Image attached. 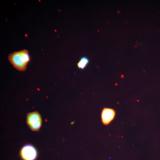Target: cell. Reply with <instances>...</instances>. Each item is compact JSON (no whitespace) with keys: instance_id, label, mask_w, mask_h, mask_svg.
<instances>
[{"instance_id":"277c9868","label":"cell","mask_w":160,"mask_h":160,"mask_svg":"<svg viewBox=\"0 0 160 160\" xmlns=\"http://www.w3.org/2000/svg\"><path fill=\"white\" fill-rule=\"evenodd\" d=\"M115 115V111L113 109L104 108L101 113V119L103 124H108L114 118Z\"/></svg>"},{"instance_id":"3957f363","label":"cell","mask_w":160,"mask_h":160,"mask_svg":"<svg viewBox=\"0 0 160 160\" xmlns=\"http://www.w3.org/2000/svg\"><path fill=\"white\" fill-rule=\"evenodd\" d=\"M20 155L24 160H34L37 155L35 148L30 145H26L22 149Z\"/></svg>"},{"instance_id":"6da1fadb","label":"cell","mask_w":160,"mask_h":160,"mask_svg":"<svg viewBox=\"0 0 160 160\" xmlns=\"http://www.w3.org/2000/svg\"><path fill=\"white\" fill-rule=\"evenodd\" d=\"M8 58L14 67L20 71L26 70L28 63L30 60L28 52L26 49L10 53Z\"/></svg>"},{"instance_id":"5b68a950","label":"cell","mask_w":160,"mask_h":160,"mask_svg":"<svg viewBox=\"0 0 160 160\" xmlns=\"http://www.w3.org/2000/svg\"><path fill=\"white\" fill-rule=\"evenodd\" d=\"M89 60L86 57H83L80 60L78 63L77 65L79 68L83 69L87 65Z\"/></svg>"},{"instance_id":"7a4b0ae2","label":"cell","mask_w":160,"mask_h":160,"mask_svg":"<svg viewBox=\"0 0 160 160\" xmlns=\"http://www.w3.org/2000/svg\"><path fill=\"white\" fill-rule=\"evenodd\" d=\"M42 121L41 116L37 111L27 113V124L31 130L39 131L41 126Z\"/></svg>"}]
</instances>
